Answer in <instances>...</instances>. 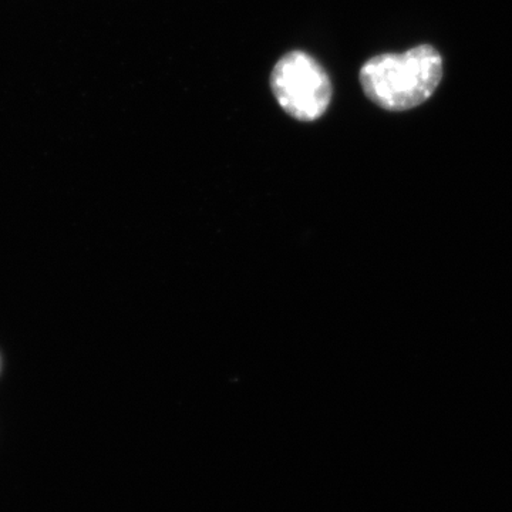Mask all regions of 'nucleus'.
Returning a JSON list of instances; mask_svg holds the SVG:
<instances>
[{
	"mask_svg": "<svg viewBox=\"0 0 512 512\" xmlns=\"http://www.w3.org/2000/svg\"><path fill=\"white\" fill-rule=\"evenodd\" d=\"M443 60L431 46H417L402 55L373 57L360 70V83L373 103L389 111L420 106L436 92Z\"/></svg>",
	"mask_w": 512,
	"mask_h": 512,
	"instance_id": "obj_1",
	"label": "nucleus"
},
{
	"mask_svg": "<svg viewBox=\"0 0 512 512\" xmlns=\"http://www.w3.org/2000/svg\"><path fill=\"white\" fill-rule=\"evenodd\" d=\"M271 87L279 106L299 121L318 120L332 100L328 73L311 55L299 50L276 63Z\"/></svg>",
	"mask_w": 512,
	"mask_h": 512,
	"instance_id": "obj_2",
	"label": "nucleus"
}]
</instances>
